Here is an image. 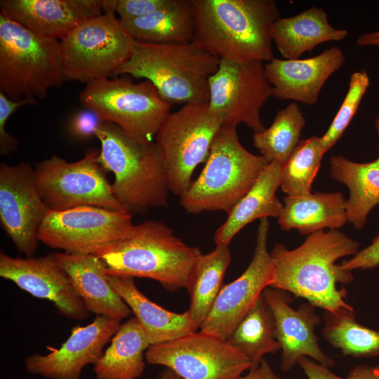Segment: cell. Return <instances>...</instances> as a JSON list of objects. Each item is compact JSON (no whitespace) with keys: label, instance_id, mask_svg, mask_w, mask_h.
Instances as JSON below:
<instances>
[{"label":"cell","instance_id":"obj_1","mask_svg":"<svg viewBox=\"0 0 379 379\" xmlns=\"http://www.w3.org/2000/svg\"><path fill=\"white\" fill-rule=\"evenodd\" d=\"M359 243L338 230L309 234L295 249L277 244L270 252L273 273L269 287L305 299L315 307L333 314L354 313L346 300L347 290L338 284L354 280L350 271L336 261L356 254Z\"/></svg>","mask_w":379,"mask_h":379},{"label":"cell","instance_id":"obj_2","mask_svg":"<svg viewBox=\"0 0 379 379\" xmlns=\"http://www.w3.org/2000/svg\"><path fill=\"white\" fill-rule=\"evenodd\" d=\"M194 38L201 48L235 62L274 58L272 31L281 18L273 0H191Z\"/></svg>","mask_w":379,"mask_h":379},{"label":"cell","instance_id":"obj_3","mask_svg":"<svg viewBox=\"0 0 379 379\" xmlns=\"http://www.w3.org/2000/svg\"><path fill=\"white\" fill-rule=\"evenodd\" d=\"M201 253L161 221L148 220L133 225L125 237L95 255L107 274L149 278L166 291H175L186 288Z\"/></svg>","mask_w":379,"mask_h":379},{"label":"cell","instance_id":"obj_4","mask_svg":"<svg viewBox=\"0 0 379 379\" xmlns=\"http://www.w3.org/2000/svg\"><path fill=\"white\" fill-rule=\"evenodd\" d=\"M99 161L114 173L112 190L130 213H144L168 205L162 152L156 142L138 141L116 124L103 121L97 129Z\"/></svg>","mask_w":379,"mask_h":379},{"label":"cell","instance_id":"obj_5","mask_svg":"<svg viewBox=\"0 0 379 379\" xmlns=\"http://www.w3.org/2000/svg\"><path fill=\"white\" fill-rule=\"evenodd\" d=\"M220 59L194 41L185 44H155L134 40L131 57L114 76L151 81L170 104L209 102V78Z\"/></svg>","mask_w":379,"mask_h":379},{"label":"cell","instance_id":"obj_6","mask_svg":"<svg viewBox=\"0 0 379 379\" xmlns=\"http://www.w3.org/2000/svg\"><path fill=\"white\" fill-rule=\"evenodd\" d=\"M269 163L240 142L237 126H222L210 148L199 177L180 197L189 213L223 211L230 213L252 187Z\"/></svg>","mask_w":379,"mask_h":379},{"label":"cell","instance_id":"obj_7","mask_svg":"<svg viewBox=\"0 0 379 379\" xmlns=\"http://www.w3.org/2000/svg\"><path fill=\"white\" fill-rule=\"evenodd\" d=\"M67 81L60 41L0 14V92L14 101L44 99Z\"/></svg>","mask_w":379,"mask_h":379},{"label":"cell","instance_id":"obj_8","mask_svg":"<svg viewBox=\"0 0 379 379\" xmlns=\"http://www.w3.org/2000/svg\"><path fill=\"white\" fill-rule=\"evenodd\" d=\"M82 106L95 111L103 121L113 123L138 141H152L172 105L149 81L133 83L128 75L86 84L80 93Z\"/></svg>","mask_w":379,"mask_h":379},{"label":"cell","instance_id":"obj_9","mask_svg":"<svg viewBox=\"0 0 379 379\" xmlns=\"http://www.w3.org/2000/svg\"><path fill=\"white\" fill-rule=\"evenodd\" d=\"M134 40L115 13L88 18L60 40L66 77L88 84L109 78L131 57Z\"/></svg>","mask_w":379,"mask_h":379},{"label":"cell","instance_id":"obj_10","mask_svg":"<svg viewBox=\"0 0 379 379\" xmlns=\"http://www.w3.org/2000/svg\"><path fill=\"white\" fill-rule=\"evenodd\" d=\"M222 126L208 102L188 103L170 113L156 135L164 158L169 192L181 197L192 183L197 166L206 161Z\"/></svg>","mask_w":379,"mask_h":379},{"label":"cell","instance_id":"obj_11","mask_svg":"<svg viewBox=\"0 0 379 379\" xmlns=\"http://www.w3.org/2000/svg\"><path fill=\"white\" fill-rule=\"evenodd\" d=\"M99 154L92 149L72 163L52 156L37 165L36 187L50 211L91 206L128 212L113 194Z\"/></svg>","mask_w":379,"mask_h":379},{"label":"cell","instance_id":"obj_12","mask_svg":"<svg viewBox=\"0 0 379 379\" xmlns=\"http://www.w3.org/2000/svg\"><path fill=\"white\" fill-rule=\"evenodd\" d=\"M146 361L165 366L182 379H239L251 363L226 340L201 331L151 345Z\"/></svg>","mask_w":379,"mask_h":379},{"label":"cell","instance_id":"obj_13","mask_svg":"<svg viewBox=\"0 0 379 379\" xmlns=\"http://www.w3.org/2000/svg\"><path fill=\"white\" fill-rule=\"evenodd\" d=\"M133 226L128 212L84 206L49 211L38 238L46 246L65 253L96 255L125 237Z\"/></svg>","mask_w":379,"mask_h":379},{"label":"cell","instance_id":"obj_14","mask_svg":"<svg viewBox=\"0 0 379 379\" xmlns=\"http://www.w3.org/2000/svg\"><path fill=\"white\" fill-rule=\"evenodd\" d=\"M209 109L222 126L244 124L254 133L265 129L260 110L273 95V88L263 62L220 59L217 72L209 78Z\"/></svg>","mask_w":379,"mask_h":379},{"label":"cell","instance_id":"obj_15","mask_svg":"<svg viewBox=\"0 0 379 379\" xmlns=\"http://www.w3.org/2000/svg\"><path fill=\"white\" fill-rule=\"evenodd\" d=\"M269 226L267 218L260 220L251 262L239 278L222 287L199 329L202 333L227 340L270 286L273 263L267 247Z\"/></svg>","mask_w":379,"mask_h":379},{"label":"cell","instance_id":"obj_16","mask_svg":"<svg viewBox=\"0 0 379 379\" xmlns=\"http://www.w3.org/2000/svg\"><path fill=\"white\" fill-rule=\"evenodd\" d=\"M49 211L36 190L29 164H1V224L17 250L27 257L37 251L38 232Z\"/></svg>","mask_w":379,"mask_h":379},{"label":"cell","instance_id":"obj_17","mask_svg":"<svg viewBox=\"0 0 379 379\" xmlns=\"http://www.w3.org/2000/svg\"><path fill=\"white\" fill-rule=\"evenodd\" d=\"M0 276L35 298L48 300L69 319L82 321L89 317L90 312L53 253L22 258L1 252Z\"/></svg>","mask_w":379,"mask_h":379},{"label":"cell","instance_id":"obj_18","mask_svg":"<svg viewBox=\"0 0 379 379\" xmlns=\"http://www.w3.org/2000/svg\"><path fill=\"white\" fill-rule=\"evenodd\" d=\"M120 326V321L102 316H97L86 326H75L58 349L27 357L25 370L48 379H80L84 368L96 364Z\"/></svg>","mask_w":379,"mask_h":379},{"label":"cell","instance_id":"obj_19","mask_svg":"<svg viewBox=\"0 0 379 379\" xmlns=\"http://www.w3.org/2000/svg\"><path fill=\"white\" fill-rule=\"evenodd\" d=\"M262 295L274 318L275 338L281 350L282 371H291L302 357L311 358L328 368L335 365V361L318 345L314 329L321 322V317L314 305L307 302L295 310L291 306V293L270 287L266 288Z\"/></svg>","mask_w":379,"mask_h":379},{"label":"cell","instance_id":"obj_20","mask_svg":"<svg viewBox=\"0 0 379 379\" xmlns=\"http://www.w3.org/2000/svg\"><path fill=\"white\" fill-rule=\"evenodd\" d=\"M345 60L342 49L335 46L305 59L274 58L265 65L267 80L273 88L272 96L280 100L315 105L322 87L343 65Z\"/></svg>","mask_w":379,"mask_h":379},{"label":"cell","instance_id":"obj_21","mask_svg":"<svg viewBox=\"0 0 379 379\" xmlns=\"http://www.w3.org/2000/svg\"><path fill=\"white\" fill-rule=\"evenodd\" d=\"M0 14L32 32L61 40L84 20L102 13V0H1Z\"/></svg>","mask_w":379,"mask_h":379},{"label":"cell","instance_id":"obj_22","mask_svg":"<svg viewBox=\"0 0 379 379\" xmlns=\"http://www.w3.org/2000/svg\"><path fill=\"white\" fill-rule=\"evenodd\" d=\"M53 255L90 312L119 321L129 316L131 309L111 286L100 258L65 252Z\"/></svg>","mask_w":379,"mask_h":379},{"label":"cell","instance_id":"obj_23","mask_svg":"<svg viewBox=\"0 0 379 379\" xmlns=\"http://www.w3.org/2000/svg\"><path fill=\"white\" fill-rule=\"evenodd\" d=\"M112 288L144 328L150 345L160 344L197 331L187 311H168L150 300L136 287L133 277L108 274Z\"/></svg>","mask_w":379,"mask_h":379},{"label":"cell","instance_id":"obj_24","mask_svg":"<svg viewBox=\"0 0 379 379\" xmlns=\"http://www.w3.org/2000/svg\"><path fill=\"white\" fill-rule=\"evenodd\" d=\"M281 165L272 162L262 170L248 192L237 202L214 233L216 246H229L232 238L256 219L279 217L283 204L276 192L280 187Z\"/></svg>","mask_w":379,"mask_h":379},{"label":"cell","instance_id":"obj_25","mask_svg":"<svg viewBox=\"0 0 379 379\" xmlns=\"http://www.w3.org/2000/svg\"><path fill=\"white\" fill-rule=\"evenodd\" d=\"M347 35L346 29L334 28L326 12L318 6L291 17L279 18L272 31L273 42L286 60L298 59L321 44L341 41Z\"/></svg>","mask_w":379,"mask_h":379},{"label":"cell","instance_id":"obj_26","mask_svg":"<svg viewBox=\"0 0 379 379\" xmlns=\"http://www.w3.org/2000/svg\"><path fill=\"white\" fill-rule=\"evenodd\" d=\"M346 200L340 192H315L305 196H286L278 217L281 230H297L302 235L338 230L348 220Z\"/></svg>","mask_w":379,"mask_h":379},{"label":"cell","instance_id":"obj_27","mask_svg":"<svg viewBox=\"0 0 379 379\" xmlns=\"http://www.w3.org/2000/svg\"><path fill=\"white\" fill-rule=\"evenodd\" d=\"M332 178L350 190L345 208L347 220L363 228L372 209L379 204V156L370 162L357 163L342 155L330 159Z\"/></svg>","mask_w":379,"mask_h":379},{"label":"cell","instance_id":"obj_28","mask_svg":"<svg viewBox=\"0 0 379 379\" xmlns=\"http://www.w3.org/2000/svg\"><path fill=\"white\" fill-rule=\"evenodd\" d=\"M147 335L134 316L121 324L110 345L94 365L98 379H137L144 372Z\"/></svg>","mask_w":379,"mask_h":379},{"label":"cell","instance_id":"obj_29","mask_svg":"<svg viewBox=\"0 0 379 379\" xmlns=\"http://www.w3.org/2000/svg\"><path fill=\"white\" fill-rule=\"evenodd\" d=\"M120 23L133 40L155 44H185L194 38L191 0H171L149 15Z\"/></svg>","mask_w":379,"mask_h":379},{"label":"cell","instance_id":"obj_30","mask_svg":"<svg viewBox=\"0 0 379 379\" xmlns=\"http://www.w3.org/2000/svg\"><path fill=\"white\" fill-rule=\"evenodd\" d=\"M230 259L229 246H216L208 253H201L192 269L186 286L190 297L187 311L196 331L200 329L223 286Z\"/></svg>","mask_w":379,"mask_h":379},{"label":"cell","instance_id":"obj_31","mask_svg":"<svg viewBox=\"0 0 379 379\" xmlns=\"http://www.w3.org/2000/svg\"><path fill=\"white\" fill-rule=\"evenodd\" d=\"M258 366L267 354H274L280 345L275 338L272 312L262 295L256 301L226 340Z\"/></svg>","mask_w":379,"mask_h":379},{"label":"cell","instance_id":"obj_32","mask_svg":"<svg viewBox=\"0 0 379 379\" xmlns=\"http://www.w3.org/2000/svg\"><path fill=\"white\" fill-rule=\"evenodd\" d=\"M305 119L298 105L292 102L279 109L267 128L253 135V145L267 161L281 166L300 142Z\"/></svg>","mask_w":379,"mask_h":379},{"label":"cell","instance_id":"obj_33","mask_svg":"<svg viewBox=\"0 0 379 379\" xmlns=\"http://www.w3.org/2000/svg\"><path fill=\"white\" fill-rule=\"evenodd\" d=\"M324 338L344 356L379 357V331L357 322L354 313L324 312Z\"/></svg>","mask_w":379,"mask_h":379},{"label":"cell","instance_id":"obj_34","mask_svg":"<svg viewBox=\"0 0 379 379\" xmlns=\"http://www.w3.org/2000/svg\"><path fill=\"white\" fill-rule=\"evenodd\" d=\"M324 154L320 146V137L300 140L281 166L280 187L282 192L287 196L310 194Z\"/></svg>","mask_w":379,"mask_h":379},{"label":"cell","instance_id":"obj_35","mask_svg":"<svg viewBox=\"0 0 379 379\" xmlns=\"http://www.w3.org/2000/svg\"><path fill=\"white\" fill-rule=\"evenodd\" d=\"M370 84L366 70L354 72L350 77L349 88L344 100L326 133L320 137V146L324 153L341 138L355 115L363 96Z\"/></svg>","mask_w":379,"mask_h":379},{"label":"cell","instance_id":"obj_36","mask_svg":"<svg viewBox=\"0 0 379 379\" xmlns=\"http://www.w3.org/2000/svg\"><path fill=\"white\" fill-rule=\"evenodd\" d=\"M37 100L34 99H23L14 101L0 92V154L7 155L15 150L18 145V140L8 134L6 130V124L9 117L18 108L27 105H35Z\"/></svg>","mask_w":379,"mask_h":379},{"label":"cell","instance_id":"obj_37","mask_svg":"<svg viewBox=\"0 0 379 379\" xmlns=\"http://www.w3.org/2000/svg\"><path fill=\"white\" fill-rule=\"evenodd\" d=\"M171 0H118L117 13L120 20H130L152 14L164 8Z\"/></svg>","mask_w":379,"mask_h":379},{"label":"cell","instance_id":"obj_38","mask_svg":"<svg viewBox=\"0 0 379 379\" xmlns=\"http://www.w3.org/2000/svg\"><path fill=\"white\" fill-rule=\"evenodd\" d=\"M102 122L95 111L84 107L72 115L69 122V128L74 136L87 139L95 136L96 131Z\"/></svg>","mask_w":379,"mask_h":379},{"label":"cell","instance_id":"obj_39","mask_svg":"<svg viewBox=\"0 0 379 379\" xmlns=\"http://www.w3.org/2000/svg\"><path fill=\"white\" fill-rule=\"evenodd\" d=\"M341 267L348 271L354 270H369L379 266V233L371 243L363 249L359 250L352 258L345 260Z\"/></svg>","mask_w":379,"mask_h":379},{"label":"cell","instance_id":"obj_40","mask_svg":"<svg viewBox=\"0 0 379 379\" xmlns=\"http://www.w3.org/2000/svg\"><path fill=\"white\" fill-rule=\"evenodd\" d=\"M297 364L302 368L308 379H349L342 378L332 373L326 367L307 357H302Z\"/></svg>","mask_w":379,"mask_h":379},{"label":"cell","instance_id":"obj_41","mask_svg":"<svg viewBox=\"0 0 379 379\" xmlns=\"http://www.w3.org/2000/svg\"><path fill=\"white\" fill-rule=\"evenodd\" d=\"M239 379H282L271 368L269 364L263 359L260 364L249 369L248 373Z\"/></svg>","mask_w":379,"mask_h":379},{"label":"cell","instance_id":"obj_42","mask_svg":"<svg viewBox=\"0 0 379 379\" xmlns=\"http://www.w3.org/2000/svg\"><path fill=\"white\" fill-rule=\"evenodd\" d=\"M347 377L349 379H379V364L357 365L350 371Z\"/></svg>","mask_w":379,"mask_h":379},{"label":"cell","instance_id":"obj_43","mask_svg":"<svg viewBox=\"0 0 379 379\" xmlns=\"http://www.w3.org/2000/svg\"><path fill=\"white\" fill-rule=\"evenodd\" d=\"M358 46H378L379 47V30L366 32L359 36L356 40Z\"/></svg>","mask_w":379,"mask_h":379},{"label":"cell","instance_id":"obj_44","mask_svg":"<svg viewBox=\"0 0 379 379\" xmlns=\"http://www.w3.org/2000/svg\"><path fill=\"white\" fill-rule=\"evenodd\" d=\"M157 379H182L173 371L166 368L161 373Z\"/></svg>","mask_w":379,"mask_h":379},{"label":"cell","instance_id":"obj_45","mask_svg":"<svg viewBox=\"0 0 379 379\" xmlns=\"http://www.w3.org/2000/svg\"><path fill=\"white\" fill-rule=\"evenodd\" d=\"M375 127L378 135V150L379 152V114L375 121Z\"/></svg>","mask_w":379,"mask_h":379}]
</instances>
